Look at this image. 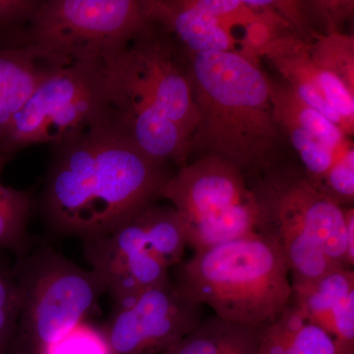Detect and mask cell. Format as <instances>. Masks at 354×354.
I'll use <instances>...</instances> for the list:
<instances>
[{
    "label": "cell",
    "instance_id": "obj_1",
    "mask_svg": "<svg viewBox=\"0 0 354 354\" xmlns=\"http://www.w3.org/2000/svg\"><path fill=\"white\" fill-rule=\"evenodd\" d=\"M198 121L185 57L156 26L149 22L100 59L94 127L115 132L160 164L180 167L189 160Z\"/></svg>",
    "mask_w": 354,
    "mask_h": 354
},
{
    "label": "cell",
    "instance_id": "obj_2",
    "mask_svg": "<svg viewBox=\"0 0 354 354\" xmlns=\"http://www.w3.org/2000/svg\"><path fill=\"white\" fill-rule=\"evenodd\" d=\"M41 208L59 234H106L160 199L172 174L115 132L91 127L51 146Z\"/></svg>",
    "mask_w": 354,
    "mask_h": 354
},
{
    "label": "cell",
    "instance_id": "obj_3",
    "mask_svg": "<svg viewBox=\"0 0 354 354\" xmlns=\"http://www.w3.org/2000/svg\"><path fill=\"white\" fill-rule=\"evenodd\" d=\"M199 121L190 157L213 156L247 181L285 157L288 142L276 120L269 77L239 50L184 55Z\"/></svg>",
    "mask_w": 354,
    "mask_h": 354
},
{
    "label": "cell",
    "instance_id": "obj_4",
    "mask_svg": "<svg viewBox=\"0 0 354 354\" xmlns=\"http://www.w3.org/2000/svg\"><path fill=\"white\" fill-rule=\"evenodd\" d=\"M177 267V286L227 322L265 329L290 301L285 254L259 232L198 251Z\"/></svg>",
    "mask_w": 354,
    "mask_h": 354
},
{
    "label": "cell",
    "instance_id": "obj_5",
    "mask_svg": "<svg viewBox=\"0 0 354 354\" xmlns=\"http://www.w3.org/2000/svg\"><path fill=\"white\" fill-rule=\"evenodd\" d=\"M248 183L257 208L258 232L285 254L291 279L348 269L344 211L310 183L299 162L286 155Z\"/></svg>",
    "mask_w": 354,
    "mask_h": 354
},
{
    "label": "cell",
    "instance_id": "obj_6",
    "mask_svg": "<svg viewBox=\"0 0 354 354\" xmlns=\"http://www.w3.org/2000/svg\"><path fill=\"white\" fill-rule=\"evenodd\" d=\"M13 271L20 308L9 354H46L55 342L87 322L106 292L95 272L50 247L18 257Z\"/></svg>",
    "mask_w": 354,
    "mask_h": 354
},
{
    "label": "cell",
    "instance_id": "obj_7",
    "mask_svg": "<svg viewBox=\"0 0 354 354\" xmlns=\"http://www.w3.org/2000/svg\"><path fill=\"white\" fill-rule=\"evenodd\" d=\"M148 24L143 0H39L16 48L50 65L95 59Z\"/></svg>",
    "mask_w": 354,
    "mask_h": 354
},
{
    "label": "cell",
    "instance_id": "obj_8",
    "mask_svg": "<svg viewBox=\"0 0 354 354\" xmlns=\"http://www.w3.org/2000/svg\"><path fill=\"white\" fill-rule=\"evenodd\" d=\"M160 199L171 202L195 252L258 232L245 176L220 158L201 156L186 162L165 183Z\"/></svg>",
    "mask_w": 354,
    "mask_h": 354
},
{
    "label": "cell",
    "instance_id": "obj_9",
    "mask_svg": "<svg viewBox=\"0 0 354 354\" xmlns=\"http://www.w3.org/2000/svg\"><path fill=\"white\" fill-rule=\"evenodd\" d=\"M100 59L51 65L0 139V172L28 147L57 145L95 127Z\"/></svg>",
    "mask_w": 354,
    "mask_h": 354
},
{
    "label": "cell",
    "instance_id": "obj_10",
    "mask_svg": "<svg viewBox=\"0 0 354 354\" xmlns=\"http://www.w3.org/2000/svg\"><path fill=\"white\" fill-rule=\"evenodd\" d=\"M203 306L171 279L114 302L102 326L111 354H162L203 320Z\"/></svg>",
    "mask_w": 354,
    "mask_h": 354
},
{
    "label": "cell",
    "instance_id": "obj_11",
    "mask_svg": "<svg viewBox=\"0 0 354 354\" xmlns=\"http://www.w3.org/2000/svg\"><path fill=\"white\" fill-rule=\"evenodd\" d=\"M290 304L354 354V272L334 268L313 279H291Z\"/></svg>",
    "mask_w": 354,
    "mask_h": 354
},
{
    "label": "cell",
    "instance_id": "obj_12",
    "mask_svg": "<svg viewBox=\"0 0 354 354\" xmlns=\"http://www.w3.org/2000/svg\"><path fill=\"white\" fill-rule=\"evenodd\" d=\"M149 22L165 32L184 55L237 51L239 39L202 0H143Z\"/></svg>",
    "mask_w": 354,
    "mask_h": 354
},
{
    "label": "cell",
    "instance_id": "obj_13",
    "mask_svg": "<svg viewBox=\"0 0 354 354\" xmlns=\"http://www.w3.org/2000/svg\"><path fill=\"white\" fill-rule=\"evenodd\" d=\"M261 57L267 58L283 77V82L298 97L329 118L348 136L344 120L324 95L318 72L310 57L308 43L292 31L286 32L266 46Z\"/></svg>",
    "mask_w": 354,
    "mask_h": 354
},
{
    "label": "cell",
    "instance_id": "obj_14",
    "mask_svg": "<svg viewBox=\"0 0 354 354\" xmlns=\"http://www.w3.org/2000/svg\"><path fill=\"white\" fill-rule=\"evenodd\" d=\"M326 99L344 120L354 118V37L328 35L309 44Z\"/></svg>",
    "mask_w": 354,
    "mask_h": 354
},
{
    "label": "cell",
    "instance_id": "obj_15",
    "mask_svg": "<svg viewBox=\"0 0 354 354\" xmlns=\"http://www.w3.org/2000/svg\"><path fill=\"white\" fill-rule=\"evenodd\" d=\"M254 354H344L322 328L288 304L276 321L263 330Z\"/></svg>",
    "mask_w": 354,
    "mask_h": 354
},
{
    "label": "cell",
    "instance_id": "obj_16",
    "mask_svg": "<svg viewBox=\"0 0 354 354\" xmlns=\"http://www.w3.org/2000/svg\"><path fill=\"white\" fill-rule=\"evenodd\" d=\"M51 65L26 48H0V139Z\"/></svg>",
    "mask_w": 354,
    "mask_h": 354
},
{
    "label": "cell",
    "instance_id": "obj_17",
    "mask_svg": "<svg viewBox=\"0 0 354 354\" xmlns=\"http://www.w3.org/2000/svg\"><path fill=\"white\" fill-rule=\"evenodd\" d=\"M263 330L209 316L162 354H254Z\"/></svg>",
    "mask_w": 354,
    "mask_h": 354
},
{
    "label": "cell",
    "instance_id": "obj_18",
    "mask_svg": "<svg viewBox=\"0 0 354 354\" xmlns=\"http://www.w3.org/2000/svg\"><path fill=\"white\" fill-rule=\"evenodd\" d=\"M274 120L286 121L315 135L335 151H341L351 138L320 111L298 97L286 84L269 77Z\"/></svg>",
    "mask_w": 354,
    "mask_h": 354
},
{
    "label": "cell",
    "instance_id": "obj_19",
    "mask_svg": "<svg viewBox=\"0 0 354 354\" xmlns=\"http://www.w3.org/2000/svg\"><path fill=\"white\" fill-rule=\"evenodd\" d=\"M31 194L0 181V254L17 257L27 252V227L32 212Z\"/></svg>",
    "mask_w": 354,
    "mask_h": 354
},
{
    "label": "cell",
    "instance_id": "obj_20",
    "mask_svg": "<svg viewBox=\"0 0 354 354\" xmlns=\"http://www.w3.org/2000/svg\"><path fill=\"white\" fill-rule=\"evenodd\" d=\"M307 27L314 41L328 35L342 32L353 16V0H301Z\"/></svg>",
    "mask_w": 354,
    "mask_h": 354
},
{
    "label": "cell",
    "instance_id": "obj_21",
    "mask_svg": "<svg viewBox=\"0 0 354 354\" xmlns=\"http://www.w3.org/2000/svg\"><path fill=\"white\" fill-rule=\"evenodd\" d=\"M6 256L0 254V354L10 353L20 308L17 279Z\"/></svg>",
    "mask_w": 354,
    "mask_h": 354
},
{
    "label": "cell",
    "instance_id": "obj_22",
    "mask_svg": "<svg viewBox=\"0 0 354 354\" xmlns=\"http://www.w3.org/2000/svg\"><path fill=\"white\" fill-rule=\"evenodd\" d=\"M319 191L342 208L353 207L354 147L348 142L337 155L330 171L324 177Z\"/></svg>",
    "mask_w": 354,
    "mask_h": 354
},
{
    "label": "cell",
    "instance_id": "obj_23",
    "mask_svg": "<svg viewBox=\"0 0 354 354\" xmlns=\"http://www.w3.org/2000/svg\"><path fill=\"white\" fill-rule=\"evenodd\" d=\"M46 354H111L102 328L85 322L55 342Z\"/></svg>",
    "mask_w": 354,
    "mask_h": 354
},
{
    "label": "cell",
    "instance_id": "obj_24",
    "mask_svg": "<svg viewBox=\"0 0 354 354\" xmlns=\"http://www.w3.org/2000/svg\"><path fill=\"white\" fill-rule=\"evenodd\" d=\"M38 3L39 0H0V48H16L20 32Z\"/></svg>",
    "mask_w": 354,
    "mask_h": 354
},
{
    "label": "cell",
    "instance_id": "obj_25",
    "mask_svg": "<svg viewBox=\"0 0 354 354\" xmlns=\"http://www.w3.org/2000/svg\"><path fill=\"white\" fill-rule=\"evenodd\" d=\"M346 232V260L348 269L353 270L354 266V209L342 208Z\"/></svg>",
    "mask_w": 354,
    "mask_h": 354
}]
</instances>
